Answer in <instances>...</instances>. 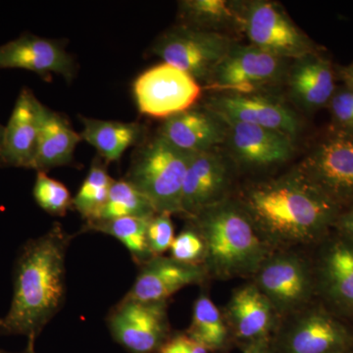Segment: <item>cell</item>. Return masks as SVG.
I'll return each instance as SVG.
<instances>
[{
  "label": "cell",
  "mask_w": 353,
  "mask_h": 353,
  "mask_svg": "<svg viewBox=\"0 0 353 353\" xmlns=\"http://www.w3.org/2000/svg\"><path fill=\"white\" fill-rule=\"evenodd\" d=\"M234 197L274 250L315 248L343 210L296 168L250 183Z\"/></svg>",
  "instance_id": "obj_1"
},
{
  "label": "cell",
  "mask_w": 353,
  "mask_h": 353,
  "mask_svg": "<svg viewBox=\"0 0 353 353\" xmlns=\"http://www.w3.org/2000/svg\"><path fill=\"white\" fill-rule=\"evenodd\" d=\"M73 238L55 223L20 248L14 263L12 301L0 318V334L24 336L36 343L59 312L66 296V253Z\"/></svg>",
  "instance_id": "obj_2"
},
{
  "label": "cell",
  "mask_w": 353,
  "mask_h": 353,
  "mask_svg": "<svg viewBox=\"0 0 353 353\" xmlns=\"http://www.w3.org/2000/svg\"><path fill=\"white\" fill-rule=\"evenodd\" d=\"M187 220L205 243L210 280L250 279L274 252L234 194Z\"/></svg>",
  "instance_id": "obj_3"
},
{
  "label": "cell",
  "mask_w": 353,
  "mask_h": 353,
  "mask_svg": "<svg viewBox=\"0 0 353 353\" xmlns=\"http://www.w3.org/2000/svg\"><path fill=\"white\" fill-rule=\"evenodd\" d=\"M194 155L157 132L139 146L125 180L148 197L157 213L180 215L183 180Z\"/></svg>",
  "instance_id": "obj_4"
},
{
  "label": "cell",
  "mask_w": 353,
  "mask_h": 353,
  "mask_svg": "<svg viewBox=\"0 0 353 353\" xmlns=\"http://www.w3.org/2000/svg\"><path fill=\"white\" fill-rule=\"evenodd\" d=\"M271 347L275 353L353 352V324L317 299L280 320Z\"/></svg>",
  "instance_id": "obj_5"
},
{
  "label": "cell",
  "mask_w": 353,
  "mask_h": 353,
  "mask_svg": "<svg viewBox=\"0 0 353 353\" xmlns=\"http://www.w3.org/2000/svg\"><path fill=\"white\" fill-rule=\"evenodd\" d=\"M267 297L281 319L317 299L310 250H278L250 279Z\"/></svg>",
  "instance_id": "obj_6"
},
{
  "label": "cell",
  "mask_w": 353,
  "mask_h": 353,
  "mask_svg": "<svg viewBox=\"0 0 353 353\" xmlns=\"http://www.w3.org/2000/svg\"><path fill=\"white\" fill-rule=\"evenodd\" d=\"M234 44L236 41L227 34L180 24L158 37L152 51L164 63L176 67L197 83L205 85L216 66Z\"/></svg>",
  "instance_id": "obj_7"
},
{
  "label": "cell",
  "mask_w": 353,
  "mask_h": 353,
  "mask_svg": "<svg viewBox=\"0 0 353 353\" xmlns=\"http://www.w3.org/2000/svg\"><path fill=\"white\" fill-rule=\"evenodd\" d=\"M288 61L252 44L236 43L204 88L212 92L255 94L285 82Z\"/></svg>",
  "instance_id": "obj_8"
},
{
  "label": "cell",
  "mask_w": 353,
  "mask_h": 353,
  "mask_svg": "<svg viewBox=\"0 0 353 353\" xmlns=\"http://www.w3.org/2000/svg\"><path fill=\"white\" fill-rule=\"evenodd\" d=\"M296 168L339 208L353 206V134L336 130Z\"/></svg>",
  "instance_id": "obj_9"
},
{
  "label": "cell",
  "mask_w": 353,
  "mask_h": 353,
  "mask_svg": "<svg viewBox=\"0 0 353 353\" xmlns=\"http://www.w3.org/2000/svg\"><path fill=\"white\" fill-rule=\"evenodd\" d=\"M236 6L241 30L252 46L285 60L315 52L310 39L276 2L256 0Z\"/></svg>",
  "instance_id": "obj_10"
},
{
  "label": "cell",
  "mask_w": 353,
  "mask_h": 353,
  "mask_svg": "<svg viewBox=\"0 0 353 353\" xmlns=\"http://www.w3.org/2000/svg\"><path fill=\"white\" fill-rule=\"evenodd\" d=\"M106 322L113 340L129 353H157L172 334L168 301L123 297L109 311Z\"/></svg>",
  "instance_id": "obj_11"
},
{
  "label": "cell",
  "mask_w": 353,
  "mask_h": 353,
  "mask_svg": "<svg viewBox=\"0 0 353 353\" xmlns=\"http://www.w3.org/2000/svg\"><path fill=\"white\" fill-rule=\"evenodd\" d=\"M310 252L317 299L353 324V243L332 232Z\"/></svg>",
  "instance_id": "obj_12"
},
{
  "label": "cell",
  "mask_w": 353,
  "mask_h": 353,
  "mask_svg": "<svg viewBox=\"0 0 353 353\" xmlns=\"http://www.w3.org/2000/svg\"><path fill=\"white\" fill-rule=\"evenodd\" d=\"M132 92L139 112L166 120L192 108L201 99L202 87L192 77L163 62L141 74Z\"/></svg>",
  "instance_id": "obj_13"
},
{
  "label": "cell",
  "mask_w": 353,
  "mask_h": 353,
  "mask_svg": "<svg viewBox=\"0 0 353 353\" xmlns=\"http://www.w3.org/2000/svg\"><path fill=\"white\" fill-rule=\"evenodd\" d=\"M203 108L227 122L245 123L274 130L296 139L301 121L282 99L266 92L230 94L212 92Z\"/></svg>",
  "instance_id": "obj_14"
},
{
  "label": "cell",
  "mask_w": 353,
  "mask_h": 353,
  "mask_svg": "<svg viewBox=\"0 0 353 353\" xmlns=\"http://www.w3.org/2000/svg\"><path fill=\"white\" fill-rule=\"evenodd\" d=\"M222 311L234 345L241 352L271 345L281 318L252 282L234 290Z\"/></svg>",
  "instance_id": "obj_15"
},
{
  "label": "cell",
  "mask_w": 353,
  "mask_h": 353,
  "mask_svg": "<svg viewBox=\"0 0 353 353\" xmlns=\"http://www.w3.org/2000/svg\"><path fill=\"white\" fill-rule=\"evenodd\" d=\"M234 166L217 148L196 153L183 180L181 213L190 218L233 196Z\"/></svg>",
  "instance_id": "obj_16"
},
{
  "label": "cell",
  "mask_w": 353,
  "mask_h": 353,
  "mask_svg": "<svg viewBox=\"0 0 353 353\" xmlns=\"http://www.w3.org/2000/svg\"><path fill=\"white\" fill-rule=\"evenodd\" d=\"M226 143L234 165L250 171L268 170L285 163L294 152V139L266 128L227 122Z\"/></svg>",
  "instance_id": "obj_17"
},
{
  "label": "cell",
  "mask_w": 353,
  "mask_h": 353,
  "mask_svg": "<svg viewBox=\"0 0 353 353\" xmlns=\"http://www.w3.org/2000/svg\"><path fill=\"white\" fill-rule=\"evenodd\" d=\"M209 280L203 266L182 263L161 255L139 267L136 281L124 297L141 301H169L183 288L205 285Z\"/></svg>",
  "instance_id": "obj_18"
},
{
  "label": "cell",
  "mask_w": 353,
  "mask_h": 353,
  "mask_svg": "<svg viewBox=\"0 0 353 353\" xmlns=\"http://www.w3.org/2000/svg\"><path fill=\"white\" fill-rule=\"evenodd\" d=\"M0 69L28 70L44 79L58 74L70 82L76 66L59 41L25 34L0 46Z\"/></svg>",
  "instance_id": "obj_19"
},
{
  "label": "cell",
  "mask_w": 353,
  "mask_h": 353,
  "mask_svg": "<svg viewBox=\"0 0 353 353\" xmlns=\"http://www.w3.org/2000/svg\"><path fill=\"white\" fill-rule=\"evenodd\" d=\"M43 108L30 88H22L4 131L0 167L32 169Z\"/></svg>",
  "instance_id": "obj_20"
},
{
  "label": "cell",
  "mask_w": 353,
  "mask_h": 353,
  "mask_svg": "<svg viewBox=\"0 0 353 353\" xmlns=\"http://www.w3.org/2000/svg\"><path fill=\"white\" fill-rule=\"evenodd\" d=\"M158 134L183 152L199 153L226 143L227 125L203 108H190L164 121Z\"/></svg>",
  "instance_id": "obj_21"
},
{
  "label": "cell",
  "mask_w": 353,
  "mask_h": 353,
  "mask_svg": "<svg viewBox=\"0 0 353 353\" xmlns=\"http://www.w3.org/2000/svg\"><path fill=\"white\" fill-rule=\"evenodd\" d=\"M285 82L292 101L305 111L328 105L336 92L331 63L315 52L294 59Z\"/></svg>",
  "instance_id": "obj_22"
},
{
  "label": "cell",
  "mask_w": 353,
  "mask_h": 353,
  "mask_svg": "<svg viewBox=\"0 0 353 353\" xmlns=\"http://www.w3.org/2000/svg\"><path fill=\"white\" fill-rule=\"evenodd\" d=\"M81 141V134L72 128L61 114L43 105L32 169L46 172L71 164Z\"/></svg>",
  "instance_id": "obj_23"
},
{
  "label": "cell",
  "mask_w": 353,
  "mask_h": 353,
  "mask_svg": "<svg viewBox=\"0 0 353 353\" xmlns=\"http://www.w3.org/2000/svg\"><path fill=\"white\" fill-rule=\"evenodd\" d=\"M83 125L81 137L94 146L99 157L106 162H117L123 153L132 145L145 141L146 129L139 123L119 122L81 118Z\"/></svg>",
  "instance_id": "obj_24"
},
{
  "label": "cell",
  "mask_w": 353,
  "mask_h": 353,
  "mask_svg": "<svg viewBox=\"0 0 353 353\" xmlns=\"http://www.w3.org/2000/svg\"><path fill=\"white\" fill-rule=\"evenodd\" d=\"M185 332L210 353H228L234 347L223 311L205 292L194 301L192 321Z\"/></svg>",
  "instance_id": "obj_25"
},
{
  "label": "cell",
  "mask_w": 353,
  "mask_h": 353,
  "mask_svg": "<svg viewBox=\"0 0 353 353\" xmlns=\"http://www.w3.org/2000/svg\"><path fill=\"white\" fill-rule=\"evenodd\" d=\"M181 25L203 31L222 32L241 28L236 3L226 0H185L179 3Z\"/></svg>",
  "instance_id": "obj_26"
},
{
  "label": "cell",
  "mask_w": 353,
  "mask_h": 353,
  "mask_svg": "<svg viewBox=\"0 0 353 353\" xmlns=\"http://www.w3.org/2000/svg\"><path fill=\"white\" fill-rule=\"evenodd\" d=\"M150 220V218L123 217L85 222L82 232H97L113 236L127 248L134 263L141 267L153 259L148 243Z\"/></svg>",
  "instance_id": "obj_27"
},
{
  "label": "cell",
  "mask_w": 353,
  "mask_h": 353,
  "mask_svg": "<svg viewBox=\"0 0 353 353\" xmlns=\"http://www.w3.org/2000/svg\"><path fill=\"white\" fill-rule=\"evenodd\" d=\"M157 214L152 202L125 179L114 180L105 204L94 221L123 217L152 218ZM92 221V222H94Z\"/></svg>",
  "instance_id": "obj_28"
},
{
  "label": "cell",
  "mask_w": 353,
  "mask_h": 353,
  "mask_svg": "<svg viewBox=\"0 0 353 353\" xmlns=\"http://www.w3.org/2000/svg\"><path fill=\"white\" fill-rule=\"evenodd\" d=\"M114 179L106 170L101 159L95 158L85 181L73 199V208L85 222L97 219L108 199Z\"/></svg>",
  "instance_id": "obj_29"
},
{
  "label": "cell",
  "mask_w": 353,
  "mask_h": 353,
  "mask_svg": "<svg viewBox=\"0 0 353 353\" xmlns=\"http://www.w3.org/2000/svg\"><path fill=\"white\" fill-rule=\"evenodd\" d=\"M32 196L39 208L57 217H63L73 208V199L66 185L50 178L46 172L37 174Z\"/></svg>",
  "instance_id": "obj_30"
},
{
  "label": "cell",
  "mask_w": 353,
  "mask_h": 353,
  "mask_svg": "<svg viewBox=\"0 0 353 353\" xmlns=\"http://www.w3.org/2000/svg\"><path fill=\"white\" fill-rule=\"evenodd\" d=\"M169 252L172 259L185 264L203 266L205 260V243L201 234L189 222H187L183 231L175 236Z\"/></svg>",
  "instance_id": "obj_31"
},
{
  "label": "cell",
  "mask_w": 353,
  "mask_h": 353,
  "mask_svg": "<svg viewBox=\"0 0 353 353\" xmlns=\"http://www.w3.org/2000/svg\"><path fill=\"white\" fill-rule=\"evenodd\" d=\"M171 217L168 213H157L150 218L148 227V243L153 257L161 256L170 250L176 236Z\"/></svg>",
  "instance_id": "obj_32"
},
{
  "label": "cell",
  "mask_w": 353,
  "mask_h": 353,
  "mask_svg": "<svg viewBox=\"0 0 353 353\" xmlns=\"http://www.w3.org/2000/svg\"><path fill=\"white\" fill-rule=\"evenodd\" d=\"M328 106L338 131L353 134V88L336 90Z\"/></svg>",
  "instance_id": "obj_33"
},
{
  "label": "cell",
  "mask_w": 353,
  "mask_h": 353,
  "mask_svg": "<svg viewBox=\"0 0 353 353\" xmlns=\"http://www.w3.org/2000/svg\"><path fill=\"white\" fill-rule=\"evenodd\" d=\"M157 353H210L185 332H172Z\"/></svg>",
  "instance_id": "obj_34"
},
{
  "label": "cell",
  "mask_w": 353,
  "mask_h": 353,
  "mask_svg": "<svg viewBox=\"0 0 353 353\" xmlns=\"http://www.w3.org/2000/svg\"><path fill=\"white\" fill-rule=\"evenodd\" d=\"M333 232L353 243V206L341 211L334 223Z\"/></svg>",
  "instance_id": "obj_35"
},
{
  "label": "cell",
  "mask_w": 353,
  "mask_h": 353,
  "mask_svg": "<svg viewBox=\"0 0 353 353\" xmlns=\"http://www.w3.org/2000/svg\"><path fill=\"white\" fill-rule=\"evenodd\" d=\"M341 75L343 80L345 81V85L353 88V64L341 70Z\"/></svg>",
  "instance_id": "obj_36"
},
{
  "label": "cell",
  "mask_w": 353,
  "mask_h": 353,
  "mask_svg": "<svg viewBox=\"0 0 353 353\" xmlns=\"http://www.w3.org/2000/svg\"><path fill=\"white\" fill-rule=\"evenodd\" d=\"M34 341H28L27 347L23 352H10L7 350H0V353H37L36 348H34Z\"/></svg>",
  "instance_id": "obj_37"
},
{
  "label": "cell",
  "mask_w": 353,
  "mask_h": 353,
  "mask_svg": "<svg viewBox=\"0 0 353 353\" xmlns=\"http://www.w3.org/2000/svg\"><path fill=\"white\" fill-rule=\"evenodd\" d=\"M243 353H275L272 350L271 345H267V347L255 348V350H248Z\"/></svg>",
  "instance_id": "obj_38"
},
{
  "label": "cell",
  "mask_w": 353,
  "mask_h": 353,
  "mask_svg": "<svg viewBox=\"0 0 353 353\" xmlns=\"http://www.w3.org/2000/svg\"><path fill=\"white\" fill-rule=\"evenodd\" d=\"M4 131H6V127L0 124V148H1L2 141H3Z\"/></svg>",
  "instance_id": "obj_39"
},
{
  "label": "cell",
  "mask_w": 353,
  "mask_h": 353,
  "mask_svg": "<svg viewBox=\"0 0 353 353\" xmlns=\"http://www.w3.org/2000/svg\"><path fill=\"white\" fill-rule=\"evenodd\" d=\"M350 353H353V352H350Z\"/></svg>",
  "instance_id": "obj_40"
}]
</instances>
